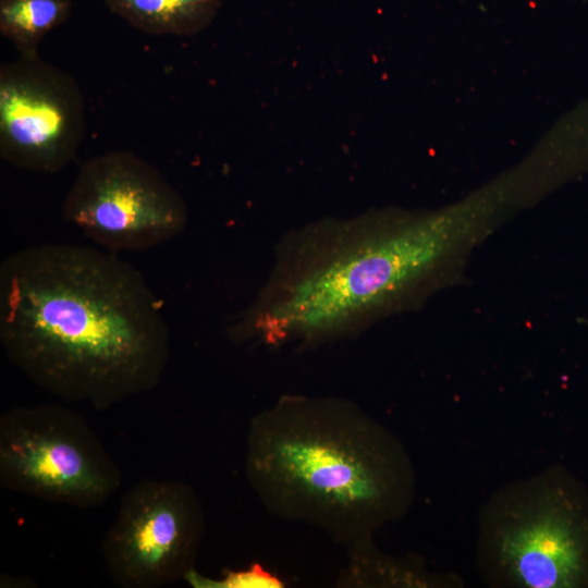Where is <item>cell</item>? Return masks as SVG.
<instances>
[{"label": "cell", "mask_w": 588, "mask_h": 588, "mask_svg": "<svg viewBox=\"0 0 588 588\" xmlns=\"http://www.w3.org/2000/svg\"><path fill=\"white\" fill-rule=\"evenodd\" d=\"M245 471L267 510L355 548L409 510L411 457L353 402L284 395L248 426Z\"/></svg>", "instance_id": "cell-3"}, {"label": "cell", "mask_w": 588, "mask_h": 588, "mask_svg": "<svg viewBox=\"0 0 588 588\" xmlns=\"http://www.w3.org/2000/svg\"><path fill=\"white\" fill-rule=\"evenodd\" d=\"M221 0H106L109 10L151 35L189 36L206 28Z\"/></svg>", "instance_id": "cell-9"}, {"label": "cell", "mask_w": 588, "mask_h": 588, "mask_svg": "<svg viewBox=\"0 0 588 588\" xmlns=\"http://www.w3.org/2000/svg\"><path fill=\"white\" fill-rule=\"evenodd\" d=\"M195 588H280L284 583L259 563L246 569L229 571L222 578L206 577L194 568L184 579Z\"/></svg>", "instance_id": "cell-11"}, {"label": "cell", "mask_w": 588, "mask_h": 588, "mask_svg": "<svg viewBox=\"0 0 588 588\" xmlns=\"http://www.w3.org/2000/svg\"><path fill=\"white\" fill-rule=\"evenodd\" d=\"M503 209L489 194L434 212L327 219L287 233L266 283L229 335L270 346L353 336L458 277Z\"/></svg>", "instance_id": "cell-1"}, {"label": "cell", "mask_w": 588, "mask_h": 588, "mask_svg": "<svg viewBox=\"0 0 588 588\" xmlns=\"http://www.w3.org/2000/svg\"><path fill=\"white\" fill-rule=\"evenodd\" d=\"M84 100L75 79L44 61L20 56L0 66V156L23 170L54 173L76 156Z\"/></svg>", "instance_id": "cell-8"}, {"label": "cell", "mask_w": 588, "mask_h": 588, "mask_svg": "<svg viewBox=\"0 0 588 588\" xmlns=\"http://www.w3.org/2000/svg\"><path fill=\"white\" fill-rule=\"evenodd\" d=\"M63 219L105 249L137 252L181 234L187 207L149 162L124 150L86 160L62 205Z\"/></svg>", "instance_id": "cell-6"}, {"label": "cell", "mask_w": 588, "mask_h": 588, "mask_svg": "<svg viewBox=\"0 0 588 588\" xmlns=\"http://www.w3.org/2000/svg\"><path fill=\"white\" fill-rule=\"evenodd\" d=\"M70 10V0H0V33L20 56H35L44 36L63 23Z\"/></svg>", "instance_id": "cell-10"}, {"label": "cell", "mask_w": 588, "mask_h": 588, "mask_svg": "<svg viewBox=\"0 0 588 588\" xmlns=\"http://www.w3.org/2000/svg\"><path fill=\"white\" fill-rule=\"evenodd\" d=\"M204 535V512L188 485L147 479L123 495L101 553L114 585L158 588L195 568Z\"/></svg>", "instance_id": "cell-7"}, {"label": "cell", "mask_w": 588, "mask_h": 588, "mask_svg": "<svg viewBox=\"0 0 588 588\" xmlns=\"http://www.w3.org/2000/svg\"><path fill=\"white\" fill-rule=\"evenodd\" d=\"M477 568L488 586L588 588V489L552 465L498 489L481 507Z\"/></svg>", "instance_id": "cell-4"}, {"label": "cell", "mask_w": 588, "mask_h": 588, "mask_svg": "<svg viewBox=\"0 0 588 588\" xmlns=\"http://www.w3.org/2000/svg\"><path fill=\"white\" fill-rule=\"evenodd\" d=\"M115 461L86 419L58 404L14 406L0 416L3 488L78 509L105 504L121 487Z\"/></svg>", "instance_id": "cell-5"}, {"label": "cell", "mask_w": 588, "mask_h": 588, "mask_svg": "<svg viewBox=\"0 0 588 588\" xmlns=\"http://www.w3.org/2000/svg\"><path fill=\"white\" fill-rule=\"evenodd\" d=\"M0 342L34 384L97 411L154 390L171 354L162 304L139 270L70 243L3 259Z\"/></svg>", "instance_id": "cell-2"}]
</instances>
